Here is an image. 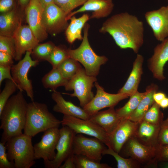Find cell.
Instances as JSON below:
<instances>
[{
	"label": "cell",
	"mask_w": 168,
	"mask_h": 168,
	"mask_svg": "<svg viewBox=\"0 0 168 168\" xmlns=\"http://www.w3.org/2000/svg\"><path fill=\"white\" fill-rule=\"evenodd\" d=\"M105 145L98 138L77 134L74 139L73 152L75 155L84 156L100 162L103 153L107 148Z\"/></svg>",
	"instance_id": "cell-11"
},
{
	"label": "cell",
	"mask_w": 168,
	"mask_h": 168,
	"mask_svg": "<svg viewBox=\"0 0 168 168\" xmlns=\"http://www.w3.org/2000/svg\"><path fill=\"white\" fill-rule=\"evenodd\" d=\"M166 97V96L165 94L162 92H156L153 95V99L155 102L158 105L161 101Z\"/></svg>",
	"instance_id": "cell-46"
},
{
	"label": "cell",
	"mask_w": 168,
	"mask_h": 168,
	"mask_svg": "<svg viewBox=\"0 0 168 168\" xmlns=\"http://www.w3.org/2000/svg\"><path fill=\"white\" fill-rule=\"evenodd\" d=\"M114 107L98 111L90 116L88 119L102 128L109 136L122 120Z\"/></svg>",
	"instance_id": "cell-22"
},
{
	"label": "cell",
	"mask_w": 168,
	"mask_h": 168,
	"mask_svg": "<svg viewBox=\"0 0 168 168\" xmlns=\"http://www.w3.org/2000/svg\"><path fill=\"white\" fill-rule=\"evenodd\" d=\"M43 10L38 0H30L25 9L28 25L40 42L46 39L48 35L42 23Z\"/></svg>",
	"instance_id": "cell-16"
},
{
	"label": "cell",
	"mask_w": 168,
	"mask_h": 168,
	"mask_svg": "<svg viewBox=\"0 0 168 168\" xmlns=\"http://www.w3.org/2000/svg\"><path fill=\"white\" fill-rule=\"evenodd\" d=\"M74 160L76 168H111L105 163H100L86 156L75 155Z\"/></svg>",
	"instance_id": "cell-33"
},
{
	"label": "cell",
	"mask_w": 168,
	"mask_h": 168,
	"mask_svg": "<svg viewBox=\"0 0 168 168\" xmlns=\"http://www.w3.org/2000/svg\"><path fill=\"white\" fill-rule=\"evenodd\" d=\"M68 49L63 47L55 46L47 61L52 68H57L64 61L69 58Z\"/></svg>",
	"instance_id": "cell-35"
},
{
	"label": "cell",
	"mask_w": 168,
	"mask_h": 168,
	"mask_svg": "<svg viewBox=\"0 0 168 168\" xmlns=\"http://www.w3.org/2000/svg\"><path fill=\"white\" fill-rule=\"evenodd\" d=\"M0 51L9 54L14 59L16 50L13 37L0 35Z\"/></svg>",
	"instance_id": "cell-37"
},
{
	"label": "cell",
	"mask_w": 168,
	"mask_h": 168,
	"mask_svg": "<svg viewBox=\"0 0 168 168\" xmlns=\"http://www.w3.org/2000/svg\"><path fill=\"white\" fill-rule=\"evenodd\" d=\"M158 89L157 86L152 84L147 86L145 94L141 100L137 108L128 119L135 122L140 121L144 115L151 107L155 101L153 95Z\"/></svg>",
	"instance_id": "cell-26"
},
{
	"label": "cell",
	"mask_w": 168,
	"mask_h": 168,
	"mask_svg": "<svg viewBox=\"0 0 168 168\" xmlns=\"http://www.w3.org/2000/svg\"><path fill=\"white\" fill-rule=\"evenodd\" d=\"M17 0H0L1 13L10 11L18 7Z\"/></svg>",
	"instance_id": "cell-42"
},
{
	"label": "cell",
	"mask_w": 168,
	"mask_h": 168,
	"mask_svg": "<svg viewBox=\"0 0 168 168\" xmlns=\"http://www.w3.org/2000/svg\"><path fill=\"white\" fill-rule=\"evenodd\" d=\"M11 68L10 66L0 65V86L3 81L5 79L14 82L12 75Z\"/></svg>",
	"instance_id": "cell-43"
},
{
	"label": "cell",
	"mask_w": 168,
	"mask_h": 168,
	"mask_svg": "<svg viewBox=\"0 0 168 168\" xmlns=\"http://www.w3.org/2000/svg\"><path fill=\"white\" fill-rule=\"evenodd\" d=\"M18 6L21 10L25 9L30 0H17Z\"/></svg>",
	"instance_id": "cell-47"
},
{
	"label": "cell",
	"mask_w": 168,
	"mask_h": 168,
	"mask_svg": "<svg viewBox=\"0 0 168 168\" xmlns=\"http://www.w3.org/2000/svg\"><path fill=\"white\" fill-rule=\"evenodd\" d=\"M159 105L160 107L163 109L168 107V97L166 96L164 98Z\"/></svg>",
	"instance_id": "cell-48"
},
{
	"label": "cell",
	"mask_w": 168,
	"mask_h": 168,
	"mask_svg": "<svg viewBox=\"0 0 168 168\" xmlns=\"http://www.w3.org/2000/svg\"><path fill=\"white\" fill-rule=\"evenodd\" d=\"M51 97L55 102L53 108L54 111L63 114V115L73 116L83 119H89L90 116L83 108L65 100L60 92L56 90L53 91Z\"/></svg>",
	"instance_id": "cell-21"
},
{
	"label": "cell",
	"mask_w": 168,
	"mask_h": 168,
	"mask_svg": "<svg viewBox=\"0 0 168 168\" xmlns=\"http://www.w3.org/2000/svg\"><path fill=\"white\" fill-rule=\"evenodd\" d=\"M137 122L127 119L122 120L109 136L111 148L119 153L125 143L134 135Z\"/></svg>",
	"instance_id": "cell-19"
},
{
	"label": "cell",
	"mask_w": 168,
	"mask_h": 168,
	"mask_svg": "<svg viewBox=\"0 0 168 168\" xmlns=\"http://www.w3.org/2000/svg\"><path fill=\"white\" fill-rule=\"evenodd\" d=\"M143 56L137 54L133 63L132 70L124 86L118 91V93L127 95L129 97L137 91L143 73Z\"/></svg>",
	"instance_id": "cell-24"
},
{
	"label": "cell",
	"mask_w": 168,
	"mask_h": 168,
	"mask_svg": "<svg viewBox=\"0 0 168 168\" xmlns=\"http://www.w3.org/2000/svg\"><path fill=\"white\" fill-rule=\"evenodd\" d=\"M44 8L47 5L54 2V0H38Z\"/></svg>",
	"instance_id": "cell-49"
},
{
	"label": "cell",
	"mask_w": 168,
	"mask_h": 168,
	"mask_svg": "<svg viewBox=\"0 0 168 168\" xmlns=\"http://www.w3.org/2000/svg\"><path fill=\"white\" fill-rule=\"evenodd\" d=\"M145 94V92H140L138 91L129 97V100L123 107L116 110L122 120L128 119L137 108Z\"/></svg>",
	"instance_id": "cell-29"
},
{
	"label": "cell",
	"mask_w": 168,
	"mask_h": 168,
	"mask_svg": "<svg viewBox=\"0 0 168 168\" xmlns=\"http://www.w3.org/2000/svg\"><path fill=\"white\" fill-rule=\"evenodd\" d=\"M160 125H157L141 120L137 122L134 137L142 144L156 147L158 144V139Z\"/></svg>",
	"instance_id": "cell-23"
},
{
	"label": "cell",
	"mask_w": 168,
	"mask_h": 168,
	"mask_svg": "<svg viewBox=\"0 0 168 168\" xmlns=\"http://www.w3.org/2000/svg\"><path fill=\"white\" fill-rule=\"evenodd\" d=\"M97 81L96 77L87 75L85 69L81 68L64 86L66 91H74L68 94L71 97H77L82 108L89 103L94 96L92 88Z\"/></svg>",
	"instance_id": "cell-6"
},
{
	"label": "cell",
	"mask_w": 168,
	"mask_h": 168,
	"mask_svg": "<svg viewBox=\"0 0 168 168\" xmlns=\"http://www.w3.org/2000/svg\"><path fill=\"white\" fill-rule=\"evenodd\" d=\"M28 103L19 91L12 96L0 113L1 142L6 143L12 137L22 133L25 127Z\"/></svg>",
	"instance_id": "cell-2"
},
{
	"label": "cell",
	"mask_w": 168,
	"mask_h": 168,
	"mask_svg": "<svg viewBox=\"0 0 168 168\" xmlns=\"http://www.w3.org/2000/svg\"><path fill=\"white\" fill-rule=\"evenodd\" d=\"M114 6L112 0H87L78 9L68 14L67 19L76 14L86 11L92 12L90 19L106 17L111 13Z\"/></svg>",
	"instance_id": "cell-20"
},
{
	"label": "cell",
	"mask_w": 168,
	"mask_h": 168,
	"mask_svg": "<svg viewBox=\"0 0 168 168\" xmlns=\"http://www.w3.org/2000/svg\"><path fill=\"white\" fill-rule=\"evenodd\" d=\"M68 15L54 2L46 5L42 14V23L48 34L55 35L66 30L69 24Z\"/></svg>",
	"instance_id": "cell-10"
},
{
	"label": "cell",
	"mask_w": 168,
	"mask_h": 168,
	"mask_svg": "<svg viewBox=\"0 0 168 168\" xmlns=\"http://www.w3.org/2000/svg\"><path fill=\"white\" fill-rule=\"evenodd\" d=\"M12 37L15 46L16 61L21 60L26 51H32L40 42L28 25H20Z\"/></svg>",
	"instance_id": "cell-17"
},
{
	"label": "cell",
	"mask_w": 168,
	"mask_h": 168,
	"mask_svg": "<svg viewBox=\"0 0 168 168\" xmlns=\"http://www.w3.org/2000/svg\"><path fill=\"white\" fill-rule=\"evenodd\" d=\"M60 136L58 128H51L44 132L40 141L34 146L35 160H53L56 155L55 150Z\"/></svg>",
	"instance_id": "cell-14"
},
{
	"label": "cell",
	"mask_w": 168,
	"mask_h": 168,
	"mask_svg": "<svg viewBox=\"0 0 168 168\" xmlns=\"http://www.w3.org/2000/svg\"><path fill=\"white\" fill-rule=\"evenodd\" d=\"M161 167L168 168V161L164 162L161 165Z\"/></svg>",
	"instance_id": "cell-50"
},
{
	"label": "cell",
	"mask_w": 168,
	"mask_h": 168,
	"mask_svg": "<svg viewBox=\"0 0 168 168\" xmlns=\"http://www.w3.org/2000/svg\"><path fill=\"white\" fill-rule=\"evenodd\" d=\"M32 137L24 133L12 137L6 142L9 160L15 168H30L35 163Z\"/></svg>",
	"instance_id": "cell-4"
},
{
	"label": "cell",
	"mask_w": 168,
	"mask_h": 168,
	"mask_svg": "<svg viewBox=\"0 0 168 168\" xmlns=\"http://www.w3.org/2000/svg\"><path fill=\"white\" fill-rule=\"evenodd\" d=\"M82 68L78 62L69 57L62 63L57 68L63 76L69 81Z\"/></svg>",
	"instance_id": "cell-30"
},
{
	"label": "cell",
	"mask_w": 168,
	"mask_h": 168,
	"mask_svg": "<svg viewBox=\"0 0 168 168\" xmlns=\"http://www.w3.org/2000/svg\"><path fill=\"white\" fill-rule=\"evenodd\" d=\"M5 144L0 142V168H15L14 163L8 159Z\"/></svg>",
	"instance_id": "cell-39"
},
{
	"label": "cell",
	"mask_w": 168,
	"mask_h": 168,
	"mask_svg": "<svg viewBox=\"0 0 168 168\" xmlns=\"http://www.w3.org/2000/svg\"><path fill=\"white\" fill-rule=\"evenodd\" d=\"M56 46L51 42L38 44L32 50L31 55L34 60L47 61Z\"/></svg>",
	"instance_id": "cell-32"
},
{
	"label": "cell",
	"mask_w": 168,
	"mask_h": 168,
	"mask_svg": "<svg viewBox=\"0 0 168 168\" xmlns=\"http://www.w3.org/2000/svg\"><path fill=\"white\" fill-rule=\"evenodd\" d=\"M21 18L17 7L10 11L1 13L0 35L12 37L17 28L21 24Z\"/></svg>",
	"instance_id": "cell-25"
},
{
	"label": "cell",
	"mask_w": 168,
	"mask_h": 168,
	"mask_svg": "<svg viewBox=\"0 0 168 168\" xmlns=\"http://www.w3.org/2000/svg\"><path fill=\"white\" fill-rule=\"evenodd\" d=\"M144 17L156 40L161 42L168 37V6L147 12Z\"/></svg>",
	"instance_id": "cell-15"
},
{
	"label": "cell",
	"mask_w": 168,
	"mask_h": 168,
	"mask_svg": "<svg viewBox=\"0 0 168 168\" xmlns=\"http://www.w3.org/2000/svg\"><path fill=\"white\" fill-rule=\"evenodd\" d=\"M60 136L57 144V152L52 161H44L46 168H59L63 162L73 152V143L76 133L67 126H63L59 129Z\"/></svg>",
	"instance_id": "cell-12"
},
{
	"label": "cell",
	"mask_w": 168,
	"mask_h": 168,
	"mask_svg": "<svg viewBox=\"0 0 168 168\" xmlns=\"http://www.w3.org/2000/svg\"><path fill=\"white\" fill-rule=\"evenodd\" d=\"M160 108L159 105L154 102L141 120L155 125H160L163 120L164 115Z\"/></svg>",
	"instance_id": "cell-34"
},
{
	"label": "cell",
	"mask_w": 168,
	"mask_h": 168,
	"mask_svg": "<svg viewBox=\"0 0 168 168\" xmlns=\"http://www.w3.org/2000/svg\"><path fill=\"white\" fill-rule=\"evenodd\" d=\"M68 80L62 75L57 68H52L42 77L41 82L44 87L49 88L53 91L60 86H65Z\"/></svg>",
	"instance_id": "cell-28"
},
{
	"label": "cell",
	"mask_w": 168,
	"mask_h": 168,
	"mask_svg": "<svg viewBox=\"0 0 168 168\" xmlns=\"http://www.w3.org/2000/svg\"><path fill=\"white\" fill-rule=\"evenodd\" d=\"M167 0V1H168V0Z\"/></svg>",
	"instance_id": "cell-51"
},
{
	"label": "cell",
	"mask_w": 168,
	"mask_h": 168,
	"mask_svg": "<svg viewBox=\"0 0 168 168\" xmlns=\"http://www.w3.org/2000/svg\"><path fill=\"white\" fill-rule=\"evenodd\" d=\"M74 154L73 153L68 156L64 161L63 164H62L59 168H76L74 162Z\"/></svg>",
	"instance_id": "cell-45"
},
{
	"label": "cell",
	"mask_w": 168,
	"mask_h": 168,
	"mask_svg": "<svg viewBox=\"0 0 168 168\" xmlns=\"http://www.w3.org/2000/svg\"><path fill=\"white\" fill-rule=\"evenodd\" d=\"M31 51H27L22 59L11 68V72L15 82L19 91H25L32 101H34V93L31 80L29 79L28 74L30 69L36 66L39 62L32 59Z\"/></svg>",
	"instance_id": "cell-8"
},
{
	"label": "cell",
	"mask_w": 168,
	"mask_h": 168,
	"mask_svg": "<svg viewBox=\"0 0 168 168\" xmlns=\"http://www.w3.org/2000/svg\"><path fill=\"white\" fill-rule=\"evenodd\" d=\"M13 58L10 54L0 51V65L12 67L14 64Z\"/></svg>",
	"instance_id": "cell-44"
},
{
	"label": "cell",
	"mask_w": 168,
	"mask_h": 168,
	"mask_svg": "<svg viewBox=\"0 0 168 168\" xmlns=\"http://www.w3.org/2000/svg\"><path fill=\"white\" fill-rule=\"evenodd\" d=\"M103 155H109L112 156L117 162L118 168H138L142 166L139 163L134 159L131 157L125 158L111 148H107Z\"/></svg>",
	"instance_id": "cell-31"
},
{
	"label": "cell",
	"mask_w": 168,
	"mask_h": 168,
	"mask_svg": "<svg viewBox=\"0 0 168 168\" xmlns=\"http://www.w3.org/2000/svg\"><path fill=\"white\" fill-rule=\"evenodd\" d=\"M143 22L127 12L118 13L107 19L99 31L108 33L121 49H130L138 54L144 41Z\"/></svg>",
	"instance_id": "cell-1"
},
{
	"label": "cell",
	"mask_w": 168,
	"mask_h": 168,
	"mask_svg": "<svg viewBox=\"0 0 168 168\" xmlns=\"http://www.w3.org/2000/svg\"><path fill=\"white\" fill-rule=\"evenodd\" d=\"M61 121L57 119L43 103L34 101L28 103L24 133L31 137L54 128H59Z\"/></svg>",
	"instance_id": "cell-3"
},
{
	"label": "cell",
	"mask_w": 168,
	"mask_h": 168,
	"mask_svg": "<svg viewBox=\"0 0 168 168\" xmlns=\"http://www.w3.org/2000/svg\"><path fill=\"white\" fill-rule=\"evenodd\" d=\"M87 0H54V2L68 15L76 8L82 5Z\"/></svg>",
	"instance_id": "cell-38"
},
{
	"label": "cell",
	"mask_w": 168,
	"mask_h": 168,
	"mask_svg": "<svg viewBox=\"0 0 168 168\" xmlns=\"http://www.w3.org/2000/svg\"><path fill=\"white\" fill-rule=\"evenodd\" d=\"M90 19V16L87 13L83 14L78 18L74 15L70 18V22L65 32L66 40L69 43L72 44L77 40H82V29Z\"/></svg>",
	"instance_id": "cell-27"
},
{
	"label": "cell",
	"mask_w": 168,
	"mask_h": 168,
	"mask_svg": "<svg viewBox=\"0 0 168 168\" xmlns=\"http://www.w3.org/2000/svg\"><path fill=\"white\" fill-rule=\"evenodd\" d=\"M158 142L159 145L168 144V117L160 125Z\"/></svg>",
	"instance_id": "cell-40"
},
{
	"label": "cell",
	"mask_w": 168,
	"mask_h": 168,
	"mask_svg": "<svg viewBox=\"0 0 168 168\" xmlns=\"http://www.w3.org/2000/svg\"><path fill=\"white\" fill-rule=\"evenodd\" d=\"M156 148V157L157 162L168 161V144H158Z\"/></svg>",
	"instance_id": "cell-41"
},
{
	"label": "cell",
	"mask_w": 168,
	"mask_h": 168,
	"mask_svg": "<svg viewBox=\"0 0 168 168\" xmlns=\"http://www.w3.org/2000/svg\"><path fill=\"white\" fill-rule=\"evenodd\" d=\"M61 124L62 126L68 127L76 134H84L98 138L108 148H111L109 135L102 128L89 119H83L73 116L63 115Z\"/></svg>",
	"instance_id": "cell-9"
},
{
	"label": "cell",
	"mask_w": 168,
	"mask_h": 168,
	"mask_svg": "<svg viewBox=\"0 0 168 168\" xmlns=\"http://www.w3.org/2000/svg\"><path fill=\"white\" fill-rule=\"evenodd\" d=\"M96 94L93 99L83 108L90 116L103 109L114 107L121 100L127 98V94L117 93L113 94L106 92L96 81L95 83Z\"/></svg>",
	"instance_id": "cell-13"
},
{
	"label": "cell",
	"mask_w": 168,
	"mask_h": 168,
	"mask_svg": "<svg viewBox=\"0 0 168 168\" xmlns=\"http://www.w3.org/2000/svg\"><path fill=\"white\" fill-rule=\"evenodd\" d=\"M168 61V37L155 47L153 54L148 60L149 69L155 78L160 81L165 79L164 68Z\"/></svg>",
	"instance_id": "cell-18"
},
{
	"label": "cell",
	"mask_w": 168,
	"mask_h": 168,
	"mask_svg": "<svg viewBox=\"0 0 168 168\" xmlns=\"http://www.w3.org/2000/svg\"><path fill=\"white\" fill-rule=\"evenodd\" d=\"M156 151L155 147L144 145L133 137L124 145L119 154L123 157L130 156L144 167H156Z\"/></svg>",
	"instance_id": "cell-7"
},
{
	"label": "cell",
	"mask_w": 168,
	"mask_h": 168,
	"mask_svg": "<svg viewBox=\"0 0 168 168\" xmlns=\"http://www.w3.org/2000/svg\"><path fill=\"white\" fill-rule=\"evenodd\" d=\"M18 88L13 81L8 80L6 82L4 88L0 94V113L6 103Z\"/></svg>",
	"instance_id": "cell-36"
},
{
	"label": "cell",
	"mask_w": 168,
	"mask_h": 168,
	"mask_svg": "<svg viewBox=\"0 0 168 168\" xmlns=\"http://www.w3.org/2000/svg\"><path fill=\"white\" fill-rule=\"evenodd\" d=\"M90 25L86 23L84 27V35L80 45L77 48L68 49L69 57L80 63L84 67L86 74L96 77L100 67L106 63L108 58L105 56H99L93 50L88 40Z\"/></svg>",
	"instance_id": "cell-5"
}]
</instances>
